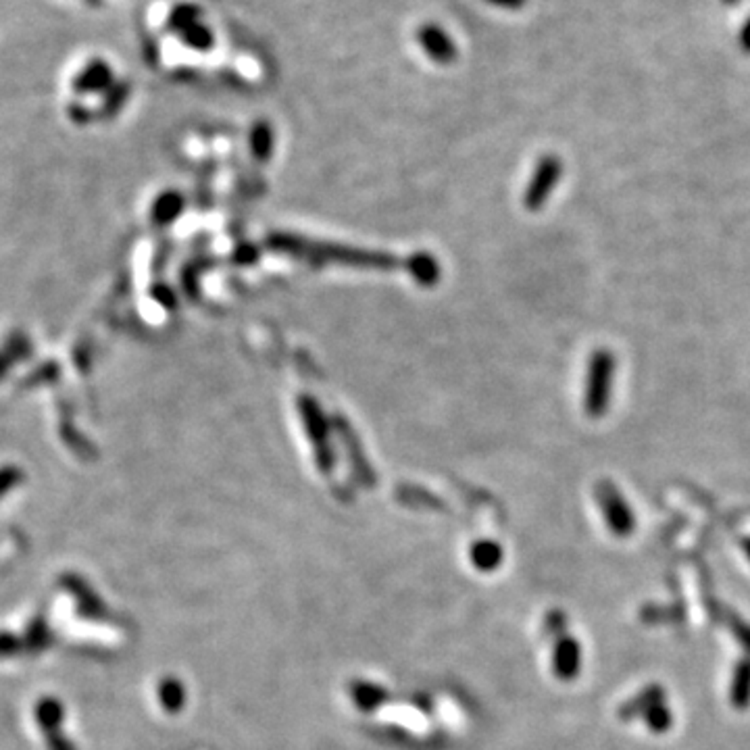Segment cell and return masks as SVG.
I'll return each instance as SVG.
<instances>
[{"label": "cell", "mask_w": 750, "mask_h": 750, "mask_svg": "<svg viewBox=\"0 0 750 750\" xmlns=\"http://www.w3.org/2000/svg\"><path fill=\"white\" fill-rule=\"evenodd\" d=\"M270 244L282 253H294L298 257H310L315 261H336V263L363 267V270H394L396 259L382 253H367V250L338 246V244L307 242L294 236H273Z\"/></svg>", "instance_id": "cell-1"}, {"label": "cell", "mask_w": 750, "mask_h": 750, "mask_svg": "<svg viewBox=\"0 0 750 750\" xmlns=\"http://www.w3.org/2000/svg\"><path fill=\"white\" fill-rule=\"evenodd\" d=\"M613 377V357L607 351L596 352L590 363L588 388H586V411L590 415H602L609 402Z\"/></svg>", "instance_id": "cell-2"}, {"label": "cell", "mask_w": 750, "mask_h": 750, "mask_svg": "<svg viewBox=\"0 0 750 750\" xmlns=\"http://www.w3.org/2000/svg\"><path fill=\"white\" fill-rule=\"evenodd\" d=\"M563 165L557 157L548 155L542 157L538 165H536V172L532 173V180H529V186L526 194H523V205H526L528 211H538L546 205L548 197H551L554 186L560 178V172H563Z\"/></svg>", "instance_id": "cell-3"}, {"label": "cell", "mask_w": 750, "mask_h": 750, "mask_svg": "<svg viewBox=\"0 0 750 750\" xmlns=\"http://www.w3.org/2000/svg\"><path fill=\"white\" fill-rule=\"evenodd\" d=\"M298 411H301L302 415V423L309 434V440L313 442V447L317 448L315 453H317V459H319L321 463V469L323 472H327L329 463H332V453H329V447H327L326 415L321 413V408L317 407L315 400L309 399V396L298 399Z\"/></svg>", "instance_id": "cell-4"}, {"label": "cell", "mask_w": 750, "mask_h": 750, "mask_svg": "<svg viewBox=\"0 0 750 750\" xmlns=\"http://www.w3.org/2000/svg\"><path fill=\"white\" fill-rule=\"evenodd\" d=\"M417 40L425 54L440 65H448L456 59V44L438 23H425L417 29Z\"/></svg>", "instance_id": "cell-5"}, {"label": "cell", "mask_w": 750, "mask_h": 750, "mask_svg": "<svg viewBox=\"0 0 750 750\" xmlns=\"http://www.w3.org/2000/svg\"><path fill=\"white\" fill-rule=\"evenodd\" d=\"M601 504L602 509H605L607 523L609 528H611V532L619 536V538H627L633 529V517L630 507L625 504L624 496H621L615 488L605 484L601 488Z\"/></svg>", "instance_id": "cell-6"}, {"label": "cell", "mask_w": 750, "mask_h": 750, "mask_svg": "<svg viewBox=\"0 0 750 750\" xmlns=\"http://www.w3.org/2000/svg\"><path fill=\"white\" fill-rule=\"evenodd\" d=\"M730 703L738 711H744L750 706V657L738 661L731 675V688H730Z\"/></svg>", "instance_id": "cell-7"}, {"label": "cell", "mask_w": 750, "mask_h": 750, "mask_svg": "<svg viewBox=\"0 0 750 750\" xmlns=\"http://www.w3.org/2000/svg\"><path fill=\"white\" fill-rule=\"evenodd\" d=\"M111 67L105 60L94 59L84 67L76 79V88L82 93H93V90H102L111 84Z\"/></svg>", "instance_id": "cell-8"}, {"label": "cell", "mask_w": 750, "mask_h": 750, "mask_svg": "<svg viewBox=\"0 0 750 750\" xmlns=\"http://www.w3.org/2000/svg\"><path fill=\"white\" fill-rule=\"evenodd\" d=\"M665 700V690L658 684H650L646 686L642 692L638 694L636 698H632L630 703H625L624 706L619 709V717L624 719V722H630V719L638 717V715H644L646 711L650 709L652 705L657 703H663Z\"/></svg>", "instance_id": "cell-9"}, {"label": "cell", "mask_w": 750, "mask_h": 750, "mask_svg": "<svg viewBox=\"0 0 750 750\" xmlns=\"http://www.w3.org/2000/svg\"><path fill=\"white\" fill-rule=\"evenodd\" d=\"M405 270L411 273L415 282H419L422 286H434L438 278H440V265H438V261L431 257V254L425 253L413 254L405 263Z\"/></svg>", "instance_id": "cell-10"}, {"label": "cell", "mask_w": 750, "mask_h": 750, "mask_svg": "<svg viewBox=\"0 0 750 750\" xmlns=\"http://www.w3.org/2000/svg\"><path fill=\"white\" fill-rule=\"evenodd\" d=\"M250 152L257 161H270L273 155V144H276V136H273V127L267 121H257L250 130Z\"/></svg>", "instance_id": "cell-11"}, {"label": "cell", "mask_w": 750, "mask_h": 750, "mask_svg": "<svg viewBox=\"0 0 750 750\" xmlns=\"http://www.w3.org/2000/svg\"><path fill=\"white\" fill-rule=\"evenodd\" d=\"M579 672V646L573 640H563L557 650V673L560 678H573Z\"/></svg>", "instance_id": "cell-12"}, {"label": "cell", "mask_w": 750, "mask_h": 750, "mask_svg": "<svg viewBox=\"0 0 750 750\" xmlns=\"http://www.w3.org/2000/svg\"><path fill=\"white\" fill-rule=\"evenodd\" d=\"M200 15H203V11H200L197 4L181 3V4H178V7H173L172 13H169L167 29L181 34L186 28H190V26H194V23H198Z\"/></svg>", "instance_id": "cell-13"}, {"label": "cell", "mask_w": 750, "mask_h": 750, "mask_svg": "<svg viewBox=\"0 0 750 750\" xmlns=\"http://www.w3.org/2000/svg\"><path fill=\"white\" fill-rule=\"evenodd\" d=\"M180 38L186 46H190L198 52L211 51L213 44H215V36H213L211 28H206L205 23H200V21L194 23V26H190V28H186L184 32L180 34Z\"/></svg>", "instance_id": "cell-14"}, {"label": "cell", "mask_w": 750, "mask_h": 750, "mask_svg": "<svg viewBox=\"0 0 750 750\" xmlns=\"http://www.w3.org/2000/svg\"><path fill=\"white\" fill-rule=\"evenodd\" d=\"M642 719L646 722V725H649V728L655 731V734H665V731H667L673 725V713H672V709H669V705L665 703V700H663V703L652 705L650 709L644 713Z\"/></svg>", "instance_id": "cell-15"}, {"label": "cell", "mask_w": 750, "mask_h": 750, "mask_svg": "<svg viewBox=\"0 0 750 750\" xmlns=\"http://www.w3.org/2000/svg\"><path fill=\"white\" fill-rule=\"evenodd\" d=\"M486 3L494 4V7L507 9V11H520V9L526 7L528 0H486Z\"/></svg>", "instance_id": "cell-16"}, {"label": "cell", "mask_w": 750, "mask_h": 750, "mask_svg": "<svg viewBox=\"0 0 750 750\" xmlns=\"http://www.w3.org/2000/svg\"><path fill=\"white\" fill-rule=\"evenodd\" d=\"M740 46H742L744 52L750 54V17L740 29Z\"/></svg>", "instance_id": "cell-17"}, {"label": "cell", "mask_w": 750, "mask_h": 750, "mask_svg": "<svg viewBox=\"0 0 750 750\" xmlns=\"http://www.w3.org/2000/svg\"><path fill=\"white\" fill-rule=\"evenodd\" d=\"M746 552H748V557H750V544H748V551Z\"/></svg>", "instance_id": "cell-18"}]
</instances>
